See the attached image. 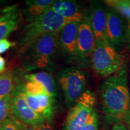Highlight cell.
<instances>
[{
	"mask_svg": "<svg viewBox=\"0 0 130 130\" xmlns=\"http://www.w3.org/2000/svg\"><path fill=\"white\" fill-rule=\"evenodd\" d=\"M103 110L113 119H122L129 110L130 94L126 68L107 77L101 86Z\"/></svg>",
	"mask_w": 130,
	"mask_h": 130,
	"instance_id": "1",
	"label": "cell"
},
{
	"mask_svg": "<svg viewBox=\"0 0 130 130\" xmlns=\"http://www.w3.org/2000/svg\"><path fill=\"white\" fill-rule=\"evenodd\" d=\"M58 49V33L40 36L22 50L23 66L26 69H46L51 66Z\"/></svg>",
	"mask_w": 130,
	"mask_h": 130,
	"instance_id": "2",
	"label": "cell"
},
{
	"mask_svg": "<svg viewBox=\"0 0 130 130\" xmlns=\"http://www.w3.org/2000/svg\"><path fill=\"white\" fill-rule=\"evenodd\" d=\"M70 22L73 21L61 17L50 7L40 15L27 22L21 37V51L40 36L51 32L58 33L63 27Z\"/></svg>",
	"mask_w": 130,
	"mask_h": 130,
	"instance_id": "3",
	"label": "cell"
},
{
	"mask_svg": "<svg viewBox=\"0 0 130 130\" xmlns=\"http://www.w3.org/2000/svg\"><path fill=\"white\" fill-rule=\"evenodd\" d=\"M92 64L96 74L107 78L126 68L121 55L109 44L96 45L92 54Z\"/></svg>",
	"mask_w": 130,
	"mask_h": 130,
	"instance_id": "4",
	"label": "cell"
},
{
	"mask_svg": "<svg viewBox=\"0 0 130 130\" xmlns=\"http://www.w3.org/2000/svg\"><path fill=\"white\" fill-rule=\"evenodd\" d=\"M58 82L68 106H73L85 91L87 78L84 73L75 67L61 69L58 74Z\"/></svg>",
	"mask_w": 130,
	"mask_h": 130,
	"instance_id": "5",
	"label": "cell"
},
{
	"mask_svg": "<svg viewBox=\"0 0 130 130\" xmlns=\"http://www.w3.org/2000/svg\"><path fill=\"white\" fill-rule=\"evenodd\" d=\"M95 102V95L84 91L68 113L64 130H81L93 112Z\"/></svg>",
	"mask_w": 130,
	"mask_h": 130,
	"instance_id": "6",
	"label": "cell"
},
{
	"mask_svg": "<svg viewBox=\"0 0 130 130\" xmlns=\"http://www.w3.org/2000/svg\"><path fill=\"white\" fill-rule=\"evenodd\" d=\"M12 116L21 122L34 126L45 123V120L30 108L23 96L17 89L12 94Z\"/></svg>",
	"mask_w": 130,
	"mask_h": 130,
	"instance_id": "7",
	"label": "cell"
},
{
	"mask_svg": "<svg viewBox=\"0 0 130 130\" xmlns=\"http://www.w3.org/2000/svg\"><path fill=\"white\" fill-rule=\"evenodd\" d=\"M80 22L73 21L66 24L58 33V48L67 57L77 58V37Z\"/></svg>",
	"mask_w": 130,
	"mask_h": 130,
	"instance_id": "8",
	"label": "cell"
},
{
	"mask_svg": "<svg viewBox=\"0 0 130 130\" xmlns=\"http://www.w3.org/2000/svg\"><path fill=\"white\" fill-rule=\"evenodd\" d=\"M23 96L31 109L42 117L45 121H51L54 115V98L48 93L31 95L24 93L16 88Z\"/></svg>",
	"mask_w": 130,
	"mask_h": 130,
	"instance_id": "9",
	"label": "cell"
},
{
	"mask_svg": "<svg viewBox=\"0 0 130 130\" xmlns=\"http://www.w3.org/2000/svg\"><path fill=\"white\" fill-rule=\"evenodd\" d=\"M96 40L88 17L79 23L77 37V58L86 59L92 56Z\"/></svg>",
	"mask_w": 130,
	"mask_h": 130,
	"instance_id": "10",
	"label": "cell"
},
{
	"mask_svg": "<svg viewBox=\"0 0 130 130\" xmlns=\"http://www.w3.org/2000/svg\"><path fill=\"white\" fill-rule=\"evenodd\" d=\"M88 19L95 36L96 45L108 44L106 35L107 11L105 8L99 3L94 4Z\"/></svg>",
	"mask_w": 130,
	"mask_h": 130,
	"instance_id": "11",
	"label": "cell"
},
{
	"mask_svg": "<svg viewBox=\"0 0 130 130\" xmlns=\"http://www.w3.org/2000/svg\"><path fill=\"white\" fill-rule=\"evenodd\" d=\"M106 35L108 44L115 49L116 47H121L124 42L125 33L122 20L119 14L113 9L107 10Z\"/></svg>",
	"mask_w": 130,
	"mask_h": 130,
	"instance_id": "12",
	"label": "cell"
},
{
	"mask_svg": "<svg viewBox=\"0 0 130 130\" xmlns=\"http://www.w3.org/2000/svg\"><path fill=\"white\" fill-rule=\"evenodd\" d=\"M50 8L61 17L71 21L81 22L86 18L82 7L77 1H55Z\"/></svg>",
	"mask_w": 130,
	"mask_h": 130,
	"instance_id": "13",
	"label": "cell"
},
{
	"mask_svg": "<svg viewBox=\"0 0 130 130\" xmlns=\"http://www.w3.org/2000/svg\"><path fill=\"white\" fill-rule=\"evenodd\" d=\"M22 21V13L17 5L11 6L9 12L0 21V40L6 39L16 30Z\"/></svg>",
	"mask_w": 130,
	"mask_h": 130,
	"instance_id": "14",
	"label": "cell"
},
{
	"mask_svg": "<svg viewBox=\"0 0 130 130\" xmlns=\"http://www.w3.org/2000/svg\"><path fill=\"white\" fill-rule=\"evenodd\" d=\"M24 78L26 80L34 81L40 84L44 88L45 91L52 97L54 98L57 95L56 83L52 75L46 71L30 73L24 75Z\"/></svg>",
	"mask_w": 130,
	"mask_h": 130,
	"instance_id": "15",
	"label": "cell"
},
{
	"mask_svg": "<svg viewBox=\"0 0 130 130\" xmlns=\"http://www.w3.org/2000/svg\"><path fill=\"white\" fill-rule=\"evenodd\" d=\"M19 83L17 75L9 69L0 74V99L11 95Z\"/></svg>",
	"mask_w": 130,
	"mask_h": 130,
	"instance_id": "16",
	"label": "cell"
},
{
	"mask_svg": "<svg viewBox=\"0 0 130 130\" xmlns=\"http://www.w3.org/2000/svg\"><path fill=\"white\" fill-rule=\"evenodd\" d=\"M54 2L55 1L52 0H29L26 1L24 14L27 22L44 13Z\"/></svg>",
	"mask_w": 130,
	"mask_h": 130,
	"instance_id": "17",
	"label": "cell"
},
{
	"mask_svg": "<svg viewBox=\"0 0 130 130\" xmlns=\"http://www.w3.org/2000/svg\"><path fill=\"white\" fill-rule=\"evenodd\" d=\"M105 3L117 13L130 20V1L126 0H110Z\"/></svg>",
	"mask_w": 130,
	"mask_h": 130,
	"instance_id": "18",
	"label": "cell"
},
{
	"mask_svg": "<svg viewBox=\"0 0 130 130\" xmlns=\"http://www.w3.org/2000/svg\"><path fill=\"white\" fill-rule=\"evenodd\" d=\"M12 95L0 99V124L12 116L11 110Z\"/></svg>",
	"mask_w": 130,
	"mask_h": 130,
	"instance_id": "19",
	"label": "cell"
},
{
	"mask_svg": "<svg viewBox=\"0 0 130 130\" xmlns=\"http://www.w3.org/2000/svg\"><path fill=\"white\" fill-rule=\"evenodd\" d=\"M99 117L94 110L81 130H98Z\"/></svg>",
	"mask_w": 130,
	"mask_h": 130,
	"instance_id": "20",
	"label": "cell"
},
{
	"mask_svg": "<svg viewBox=\"0 0 130 130\" xmlns=\"http://www.w3.org/2000/svg\"><path fill=\"white\" fill-rule=\"evenodd\" d=\"M0 130H21L17 119L12 116L0 124Z\"/></svg>",
	"mask_w": 130,
	"mask_h": 130,
	"instance_id": "21",
	"label": "cell"
},
{
	"mask_svg": "<svg viewBox=\"0 0 130 130\" xmlns=\"http://www.w3.org/2000/svg\"><path fill=\"white\" fill-rule=\"evenodd\" d=\"M16 45L15 42H12L7 39H4L0 40V54L5 53L6 52Z\"/></svg>",
	"mask_w": 130,
	"mask_h": 130,
	"instance_id": "22",
	"label": "cell"
},
{
	"mask_svg": "<svg viewBox=\"0 0 130 130\" xmlns=\"http://www.w3.org/2000/svg\"><path fill=\"white\" fill-rule=\"evenodd\" d=\"M17 121L21 130H37L36 128V126L25 124V123L23 122H21L18 121V119Z\"/></svg>",
	"mask_w": 130,
	"mask_h": 130,
	"instance_id": "23",
	"label": "cell"
},
{
	"mask_svg": "<svg viewBox=\"0 0 130 130\" xmlns=\"http://www.w3.org/2000/svg\"><path fill=\"white\" fill-rule=\"evenodd\" d=\"M10 7L11 6H4L3 7L0 6V21L5 17L6 14H7V13L9 12L10 9Z\"/></svg>",
	"mask_w": 130,
	"mask_h": 130,
	"instance_id": "24",
	"label": "cell"
},
{
	"mask_svg": "<svg viewBox=\"0 0 130 130\" xmlns=\"http://www.w3.org/2000/svg\"><path fill=\"white\" fill-rule=\"evenodd\" d=\"M111 130H129L125 125L121 122L116 123L112 127Z\"/></svg>",
	"mask_w": 130,
	"mask_h": 130,
	"instance_id": "25",
	"label": "cell"
},
{
	"mask_svg": "<svg viewBox=\"0 0 130 130\" xmlns=\"http://www.w3.org/2000/svg\"><path fill=\"white\" fill-rule=\"evenodd\" d=\"M37 130H54L53 126L50 125L48 123H44L43 124L40 125L36 126Z\"/></svg>",
	"mask_w": 130,
	"mask_h": 130,
	"instance_id": "26",
	"label": "cell"
},
{
	"mask_svg": "<svg viewBox=\"0 0 130 130\" xmlns=\"http://www.w3.org/2000/svg\"><path fill=\"white\" fill-rule=\"evenodd\" d=\"M6 70V61L5 58L0 56V74Z\"/></svg>",
	"mask_w": 130,
	"mask_h": 130,
	"instance_id": "27",
	"label": "cell"
},
{
	"mask_svg": "<svg viewBox=\"0 0 130 130\" xmlns=\"http://www.w3.org/2000/svg\"><path fill=\"white\" fill-rule=\"evenodd\" d=\"M122 119L124 121L128 129L130 130V110L125 115V116L123 117Z\"/></svg>",
	"mask_w": 130,
	"mask_h": 130,
	"instance_id": "28",
	"label": "cell"
},
{
	"mask_svg": "<svg viewBox=\"0 0 130 130\" xmlns=\"http://www.w3.org/2000/svg\"><path fill=\"white\" fill-rule=\"evenodd\" d=\"M126 32V36H127V37L130 41V20L129 21V22H128V23Z\"/></svg>",
	"mask_w": 130,
	"mask_h": 130,
	"instance_id": "29",
	"label": "cell"
}]
</instances>
